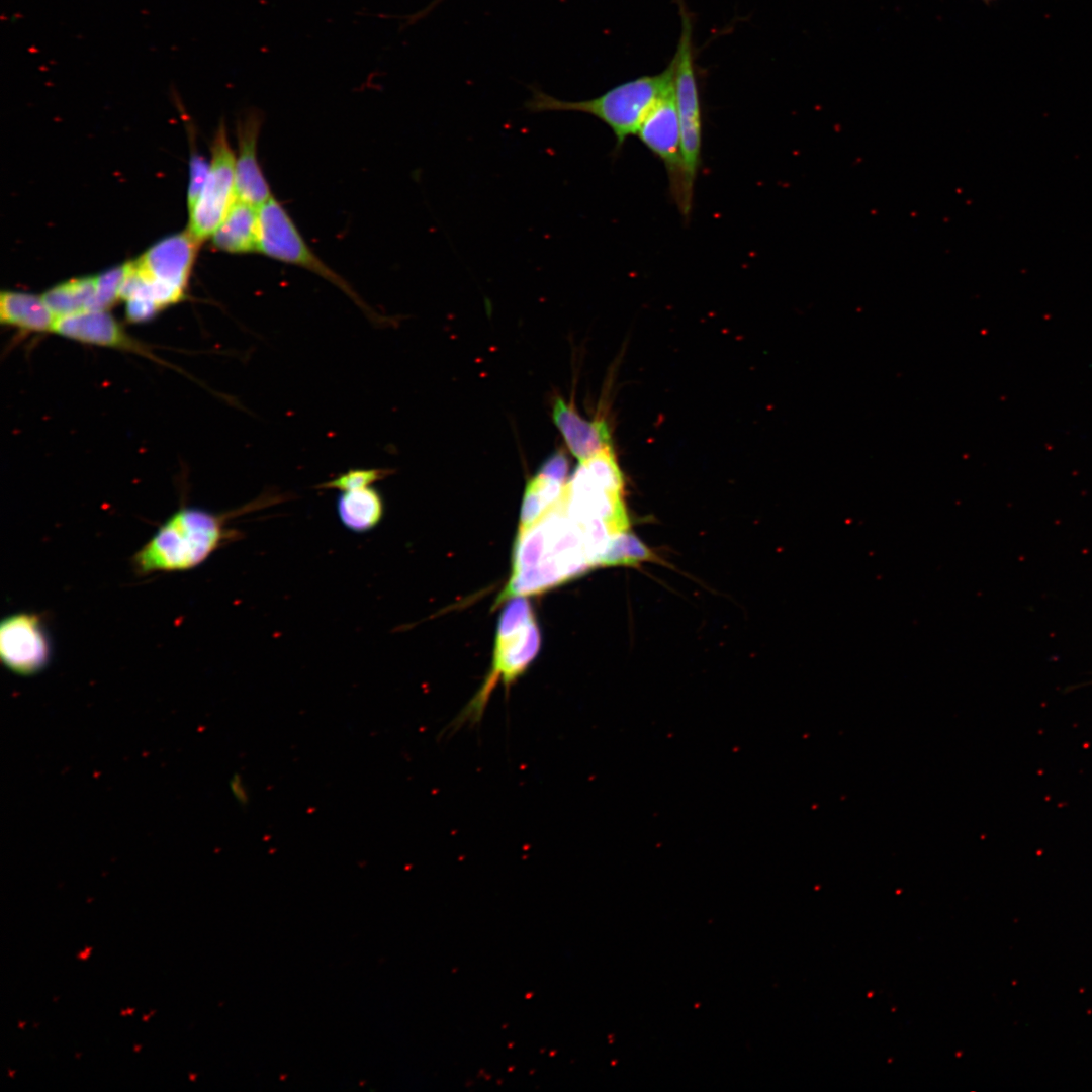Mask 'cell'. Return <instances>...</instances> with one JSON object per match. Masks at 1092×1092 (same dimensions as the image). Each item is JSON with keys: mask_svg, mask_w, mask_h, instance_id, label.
Returning <instances> with one entry per match:
<instances>
[{"mask_svg": "<svg viewBox=\"0 0 1092 1092\" xmlns=\"http://www.w3.org/2000/svg\"><path fill=\"white\" fill-rule=\"evenodd\" d=\"M284 495L267 492L232 511L213 513L184 507L173 513L132 556L139 574L184 571L203 563L213 552L242 538L230 522L259 509L281 503Z\"/></svg>", "mask_w": 1092, "mask_h": 1092, "instance_id": "cell-1", "label": "cell"}, {"mask_svg": "<svg viewBox=\"0 0 1092 1092\" xmlns=\"http://www.w3.org/2000/svg\"><path fill=\"white\" fill-rule=\"evenodd\" d=\"M673 83L672 59L657 75L629 80L590 99L563 100L533 88L525 108L532 113L573 111L592 115L612 130L616 139L614 152L618 154L627 139L637 134L643 120Z\"/></svg>", "mask_w": 1092, "mask_h": 1092, "instance_id": "cell-2", "label": "cell"}, {"mask_svg": "<svg viewBox=\"0 0 1092 1092\" xmlns=\"http://www.w3.org/2000/svg\"><path fill=\"white\" fill-rule=\"evenodd\" d=\"M681 30L674 60V95L679 120L684 164V203L680 212L689 217L694 187L701 165L702 111L693 54L692 21L682 0H678Z\"/></svg>", "mask_w": 1092, "mask_h": 1092, "instance_id": "cell-3", "label": "cell"}, {"mask_svg": "<svg viewBox=\"0 0 1092 1092\" xmlns=\"http://www.w3.org/2000/svg\"><path fill=\"white\" fill-rule=\"evenodd\" d=\"M259 252L320 275L347 294L372 322L387 323V318L375 312L342 276L316 256L276 198L272 197L259 207Z\"/></svg>", "mask_w": 1092, "mask_h": 1092, "instance_id": "cell-4", "label": "cell"}, {"mask_svg": "<svg viewBox=\"0 0 1092 1092\" xmlns=\"http://www.w3.org/2000/svg\"><path fill=\"white\" fill-rule=\"evenodd\" d=\"M199 244L187 231L163 239L133 261L161 310L184 298Z\"/></svg>", "mask_w": 1092, "mask_h": 1092, "instance_id": "cell-5", "label": "cell"}, {"mask_svg": "<svg viewBox=\"0 0 1092 1092\" xmlns=\"http://www.w3.org/2000/svg\"><path fill=\"white\" fill-rule=\"evenodd\" d=\"M541 645L536 620L510 633H496L491 668L483 684L455 720V727L478 723L496 685L506 689L530 666Z\"/></svg>", "mask_w": 1092, "mask_h": 1092, "instance_id": "cell-6", "label": "cell"}, {"mask_svg": "<svg viewBox=\"0 0 1092 1092\" xmlns=\"http://www.w3.org/2000/svg\"><path fill=\"white\" fill-rule=\"evenodd\" d=\"M234 154L221 122L211 145L210 169L201 194L189 210L188 232L199 243L212 236L237 201Z\"/></svg>", "mask_w": 1092, "mask_h": 1092, "instance_id": "cell-7", "label": "cell"}, {"mask_svg": "<svg viewBox=\"0 0 1092 1092\" xmlns=\"http://www.w3.org/2000/svg\"><path fill=\"white\" fill-rule=\"evenodd\" d=\"M636 135L664 164L671 195L680 209L684 203V164L674 83L648 113Z\"/></svg>", "mask_w": 1092, "mask_h": 1092, "instance_id": "cell-8", "label": "cell"}, {"mask_svg": "<svg viewBox=\"0 0 1092 1092\" xmlns=\"http://www.w3.org/2000/svg\"><path fill=\"white\" fill-rule=\"evenodd\" d=\"M51 652V640L38 614L19 612L1 621L0 655L11 671L34 674L48 665Z\"/></svg>", "mask_w": 1092, "mask_h": 1092, "instance_id": "cell-9", "label": "cell"}, {"mask_svg": "<svg viewBox=\"0 0 1092 1092\" xmlns=\"http://www.w3.org/2000/svg\"><path fill=\"white\" fill-rule=\"evenodd\" d=\"M261 114L250 111L238 122V154L235 161L237 200L260 207L273 196L257 157Z\"/></svg>", "mask_w": 1092, "mask_h": 1092, "instance_id": "cell-10", "label": "cell"}, {"mask_svg": "<svg viewBox=\"0 0 1092 1092\" xmlns=\"http://www.w3.org/2000/svg\"><path fill=\"white\" fill-rule=\"evenodd\" d=\"M54 332L81 343L141 351L139 344L107 310H88L59 317Z\"/></svg>", "mask_w": 1092, "mask_h": 1092, "instance_id": "cell-11", "label": "cell"}, {"mask_svg": "<svg viewBox=\"0 0 1092 1092\" xmlns=\"http://www.w3.org/2000/svg\"><path fill=\"white\" fill-rule=\"evenodd\" d=\"M552 419L572 455L584 461L612 445L608 423L603 419L586 420L573 405L557 397Z\"/></svg>", "mask_w": 1092, "mask_h": 1092, "instance_id": "cell-12", "label": "cell"}, {"mask_svg": "<svg viewBox=\"0 0 1092 1092\" xmlns=\"http://www.w3.org/2000/svg\"><path fill=\"white\" fill-rule=\"evenodd\" d=\"M211 237L212 245L219 251L259 252V207L237 200Z\"/></svg>", "mask_w": 1092, "mask_h": 1092, "instance_id": "cell-13", "label": "cell"}, {"mask_svg": "<svg viewBox=\"0 0 1092 1092\" xmlns=\"http://www.w3.org/2000/svg\"><path fill=\"white\" fill-rule=\"evenodd\" d=\"M58 317L42 296L2 291L0 294V322L24 332H54Z\"/></svg>", "mask_w": 1092, "mask_h": 1092, "instance_id": "cell-14", "label": "cell"}, {"mask_svg": "<svg viewBox=\"0 0 1092 1092\" xmlns=\"http://www.w3.org/2000/svg\"><path fill=\"white\" fill-rule=\"evenodd\" d=\"M336 509L341 523L350 531L365 533L376 528L385 512L384 499L373 486L341 491Z\"/></svg>", "mask_w": 1092, "mask_h": 1092, "instance_id": "cell-15", "label": "cell"}, {"mask_svg": "<svg viewBox=\"0 0 1092 1092\" xmlns=\"http://www.w3.org/2000/svg\"><path fill=\"white\" fill-rule=\"evenodd\" d=\"M566 483L536 473L528 482L522 502L518 533L538 522L561 497Z\"/></svg>", "mask_w": 1092, "mask_h": 1092, "instance_id": "cell-16", "label": "cell"}, {"mask_svg": "<svg viewBox=\"0 0 1092 1092\" xmlns=\"http://www.w3.org/2000/svg\"><path fill=\"white\" fill-rule=\"evenodd\" d=\"M95 287V277H79L54 286L42 298L59 318L91 310Z\"/></svg>", "mask_w": 1092, "mask_h": 1092, "instance_id": "cell-17", "label": "cell"}, {"mask_svg": "<svg viewBox=\"0 0 1092 1092\" xmlns=\"http://www.w3.org/2000/svg\"><path fill=\"white\" fill-rule=\"evenodd\" d=\"M125 274V264L95 276L96 287L91 310H107L119 298Z\"/></svg>", "mask_w": 1092, "mask_h": 1092, "instance_id": "cell-18", "label": "cell"}, {"mask_svg": "<svg viewBox=\"0 0 1092 1092\" xmlns=\"http://www.w3.org/2000/svg\"><path fill=\"white\" fill-rule=\"evenodd\" d=\"M389 473L390 471L386 469H349L338 475L336 478L324 482L316 487L323 489H337L340 492L348 491L372 486L374 483L389 475Z\"/></svg>", "mask_w": 1092, "mask_h": 1092, "instance_id": "cell-19", "label": "cell"}, {"mask_svg": "<svg viewBox=\"0 0 1092 1092\" xmlns=\"http://www.w3.org/2000/svg\"><path fill=\"white\" fill-rule=\"evenodd\" d=\"M189 169L190 179L187 192V205L188 210H191V208L198 200L203 186L206 182L210 169V164L205 160L204 157L200 156L197 153H194L191 155Z\"/></svg>", "mask_w": 1092, "mask_h": 1092, "instance_id": "cell-20", "label": "cell"}, {"mask_svg": "<svg viewBox=\"0 0 1092 1092\" xmlns=\"http://www.w3.org/2000/svg\"><path fill=\"white\" fill-rule=\"evenodd\" d=\"M568 460L566 454L559 450L550 455L540 466L538 472L542 475L566 483Z\"/></svg>", "mask_w": 1092, "mask_h": 1092, "instance_id": "cell-21", "label": "cell"}, {"mask_svg": "<svg viewBox=\"0 0 1092 1092\" xmlns=\"http://www.w3.org/2000/svg\"><path fill=\"white\" fill-rule=\"evenodd\" d=\"M231 790L234 794L237 802L246 807L250 802V794L246 784L244 783L242 776L235 775L231 782Z\"/></svg>", "mask_w": 1092, "mask_h": 1092, "instance_id": "cell-22", "label": "cell"}, {"mask_svg": "<svg viewBox=\"0 0 1092 1092\" xmlns=\"http://www.w3.org/2000/svg\"><path fill=\"white\" fill-rule=\"evenodd\" d=\"M90 949V947H86L84 951L79 953L78 958L81 960H85L89 956Z\"/></svg>", "mask_w": 1092, "mask_h": 1092, "instance_id": "cell-23", "label": "cell"}, {"mask_svg": "<svg viewBox=\"0 0 1092 1092\" xmlns=\"http://www.w3.org/2000/svg\"><path fill=\"white\" fill-rule=\"evenodd\" d=\"M126 1011H127V1014H132L134 1009L133 1008H128Z\"/></svg>", "mask_w": 1092, "mask_h": 1092, "instance_id": "cell-24", "label": "cell"}, {"mask_svg": "<svg viewBox=\"0 0 1092 1092\" xmlns=\"http://www.w3.org/2000/svg\"><path fill=\"white\" fill-rule=\"evenodd\" d=\"M133 1050H134V1052H139L141 1050V1045L135 1044Z\"/></svg>", "mask_w": 1092, "mask_h": 1092, "instance_id": "cell-25", "label": "cell"}, {"mask_svg": "<svg viewBox=\"0 0 1092 1092\" xmlns=\"http://www.w3.org/2000/svg\"><path fill=\"white\" fill-rule=\"evenodd\" d=\"M149 1017H150V1014H149V1015H144V1016H143V1020H144V1021H147V1020L149 1019Z\"/></svg>", "mask_w": 1092, "mask_h": 1092, "instance_id": "cell-26", "label": "cell"}, {"mask_svg": "<svg viewBox=\"0 0 1092 1092\" xmlns=\"http://www.w3.org/2000/svg\"><path fill=\"white\" fill-rule=\"evenodd\" d=\"M23 1025H24L23 1022H19V1028H23Z\"/></svg>", "mask_w": 1092, "mask_h": 1092, "instance_id": "cell-27", "label": "cell"}, {"mask_svg": "<svg viewBox=\"0 0 1092 1092\" xmlns=\"http://www.w3.org/2000/svg\"><path fill=\"white\" fill-rule=\"evenodd\" d=\"M190 1079H191V1080H194V1079H195V1075H190Z\"/></svg>", "mask_w": 1092, "mask_h": 1092, "instance_id": "cell-28", "label": "cell"}, {"mask_svg": "<svg viewBox=\"0 0 1092 1092\" xmlns=\"http://www.w3.org/2000/svg\"><path fill=\"white\" fill-rule=\"evenodd\" d=\"M12 1073H13V1072L9 1070V1075H10V1077H12Z\"/></svg>", "mask_w": 1092, "mask_h": 1092, "instance_id": "cell-29", "label": "cell"}, {"mask_svg": "<svg viewBox=\"0 0 1092 1092\" xmlns=\"http://www.w3.org/2000/svg\"><path fill=\"white\" fill-rule=\"evenodd\" d=\"M985 1H991V0H985Z\"/></svg>", "mask_w": 1092, "mask_h": 1092, "instance_id": "cell-30", "label": "cell"}]
</instances>
